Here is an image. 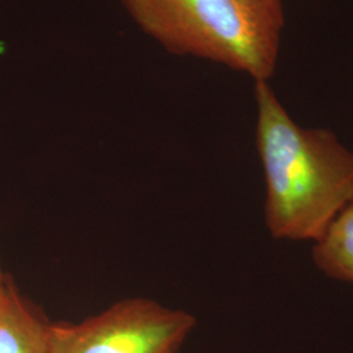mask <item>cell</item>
I'll list each match as a JSON object with an SVG mask.
<instances>
[{
  "label": "cell",
  "instance_id": "cell-2",
  "mask_svg": "<svg viewBox=\"0 0 353 353\" xmlns=\"http://www.w3.org/2000/svg\"><path fill=\"white\" fill-rule=\"evenodd\" d=\"M166 50L204 58L267 81L278 62L281 0H121Z\"/></svg>",
  "mask_w": 353,
  "mask_h": 353
},
{
  "label": "cell",
  "instance_id": "cell-1",
  "mask_svg": "<svg viewBox=\"0 0 353 353\" xmlns=\"http://www.w3.org/2000/svg\"><path fill=\"white\" fill-rule=\"evenodd\" d=\"M255 100L265 227L275 240L314 243L353 202V152L330 130L299 126L267 81H255Z\"/></svg>",
  "mask_w": 353,
  "mask_h": 353
},
{
  "label": "cell",
  "instance_id": "cell-6",
  "mask_svg": "<svg viewBox=\"0 0 353 353\" xmlns=\"http://www.w3.org/2000/svg\"><path fill=\"white\" fill-rule=\"evenodd\" d=\"M6 278H7V275H4V272L1 271V267H0V290H1L3 284H4V281H6Z\"/></svg>",
  "mask_w": 353,
  "mask_h": 353
},
{
  "label": "cell",
  "instance_id": "cell-3",
  "mask_svg": "<svg viewBox=\"0 0 353 353\" xmlns=\"http://www.w3.org/2000/svg\"><path fill=\"white\" fill-rule=\"evenodd\" d=\"M195 316L148 299H127L80 323H50L49 353H179Z\"/></svg>",
  "mask_w": 353,
  "mask_h": 353
},
{
  "label": "cell",
  "instance_id": "cell-4",
  "mask_svg": "<svg viewBox=\"0 0 353 353\" xmlns=\"http://www.w3.org/2000/svg\"><path fill=\"white\" fill-rule=\"evenodd\" d=\"M49 327L7 276L0 290V353H49Z\"/></svg>",
  "mask_w": 353,
  "mask_h": 353
},
{
  "label": "cell",
  "instance_id": "cell-5",
  "mask_svg": "<svg viewBox=\"0 0 353 353\" xmlns=\"http://www.w3.org/2000/svg\"><path fill=\"white\" fill-rule=\"evenodd\" d=\"M312 258L326 276L353 284V202L314 242Z\"/></svg>",
  "mask_w": 353,
  "mask_h": 353
}]
</instances>
